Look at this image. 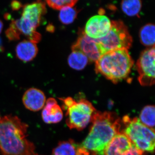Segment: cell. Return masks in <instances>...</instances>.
I'll use <instances>...</instances> for the list:
<instances>
[{"mask_svg": "<svg viewBox=\"0 0 155 155\" xmlns=\"http://www.w3.org/2000/svg\"><path fill=\"white\" fill-rule=\"evenodd\" d=\"M3 27V22H2V21L0 20V33L2 32V30Z\"/></svg>", "mask_w": 155, "mask_h": 155, "instance_id": "cell-25", "label": "cell"}, {"mask_svg": "<svg viewBox=\"0 0 155 155\" xmlns=\"http://www.w3.org/2000/svg\"><path fill=\"white\" fill-rule=\"evenodd\" d=\"M111 24V21L107 16L101 14L96 15L87 22L84 33L91 38L99 39L107 34Z\"/></svg>", "mask_w": 155, "mask_h": 155, "instance_id": "cell-10", "label": "cell"}, {"mask_svg": "<svg viewBox=\"0 0 155 155\" xmlns=\"http://www.w3.org/2000/svg\"><path fill=\"white\" fill-rule=\"evenodd\" d=\"M107 34L97 40L104 54L119 49L130 48L132 38L127 26L122 21H113Z\"/></svg>", "mask_w": 155, "mask_h": 155, "instance_id": "cell-6", "label": "cell"}, {"mask_svg": "<svg viewBox=\"0 0 155 155\" xmlns=\"http://www.w3.org/2000/svg\"><path fill=\"white\" fill-rule=\"evenodd\" d=\"M155 25L147 24L142 27L140 31V38L143 45L148 47L155 46Z\"/></svg>", "mask_w": 155, "mask_h": 155, "instance_id": "cell-17", "label": "cell"}, {"mask_svg": "<svg viewBox=\"0 0 155 155\" xmlns=\"http://www.w3.org/2000/svg\"><path fill=\"white\" fill-rule=\"evenodd\" d=\"M77 11L71 7H65L61 9L59 14V19L63 24H71L77 17Z\"/></svg>", "mask_w": 155, "mask_h": 155, "instance_id": "cell-20", "label": "cell"}, {"mask_svg": "<svg viewBox=\"0 0 155 155\" xmlns=\"http://www.w3.org/2000/svg\"><path fill=\"white\" fill-rule=\"evenodd\" d=\"M46 29L48 31L51 32H53L54 31V27L52 25L49 24L48 25Z\"/></svg>", "mask_w": 155, "mask_h": 155, "instance_id": "cell-24", "label": "cell"}, {"mask_svg": "<svg viewBox=\"0 0 155 155\" xmlns=\"http://www.w3.org/2000/svg\"><path fill=\"white\" fill-rule=\"evenodd\" d=\"M74 50L83 53L91 62H96L104 54L97 40L89 37L84 32L72 46V50Z\"/></svg>", "mask_w": 155, "mask_h": 155, "instance_id": "cell-9", "label": "cell"}, {"mask_svg": "<svg viewBox=\"0 0 155 155\" xmlns=\"http://www.w3.org/2000/svg\"><path fill=\"white\" fill-rule=\"evenodd\" d=\"M6 36L10 40L15 41L19 39L20 34L14 25L11 23L10 27L6 31Z\"/></svg>", "mask_w": 155, "mask_h": 155, "instance_id": "cell-22", "label": "cell"}, {"mask_svg": "<svg viewBox=\"0 0 155 155\" xmlns=\"http://www.w3.org/2000/svg\"><path fill=\"white\" fill-rule=\"evenodd\" d=\"M77 0H55L47 1L49 7L56 10H61L65 7H73L77 2Z\"/></svg>", "mask_w": 155, "mask_h": 155, "instance_id": "cell-21", "label": "cell"}, {"mask_svg": "<svg viewBox=\"0 0 155 155\" xmlns=\"http://www.w3.org/2000/svg\"><path fill=\"white\" fill-rule=\"evenodd\" d=\"M89 60L84 54L78 50H72L68 58L69 66L72 69L80 70L84 69L88 64Z\"/></svg>", "mask_w": 155, "mask_h": 155, "instance_id": "cell-16", "label": "cell"}, {"mask_svg": "<svg viewBox=\"0 0 155 155\" xmlns=\"http://www.w3.org/2000/svg\"><path fill=\"white\" fill-rule=\"evenodd\" d=\"M11 7L12 10L14 11H17L22 7V5L18 1H14L11 2Z\"/></svg>", "mask_w": 155, "mask_h": 155, "instance_id": "cell-23", "label": "cell"}, {"mask_svg": "<svg viewBox=\"0 0 155 155\" xmlns=\"http://www.w3.org/2000/svg\"><path fill=\"white\" fill-rule=\"evenodd\" d=\"M42 119L46 124H56L61 122L63 118L62 109L57 101L49 98L46 101L41 113Z\"/></svg>", "mask_w": 155, "mask_h": 155, "instance_id": "cell-13", "label": "cell"}, {"mask_svg": "<svg viewBox=\"0 0 155 155\" xmlns=\"http://www.w3.org/2000/svg\"><path fill=\"white\" fill-rule=\"evenodd\" d=\"M28 125L17 116L0 120L1 155H38L35 144L27 138Z\"/></svg>", "mask_w": 155, "mask_h": 155, "instance_id": "cell-1", "label": "cell"}, {"mask_svg": "<svg viewBox=\"0 0 155 155\" xmlns=\"http://www.w3.org/2000/svg\"><path fill=\"white\" fill-rule=\"evenodd\" d=\"M60 99L67 110L66 123L69 128L82 130L91 122L96 110L88 101L82 99L76 101L70 97Z\"/></svg>", "mask_w": 155, "mask_h": 155, "instance_id": "cell-4", "label": "cell"}, {"mask_svg": "<svg viewBox=\"0 0 155 155\" xmlns=\"http://www.w3.org/2000/svg\"><path fill=\"white\" fill-rule=\"evenodd\" d=\"M122 121L125 128L121 131L125 134L134 145L143 152H153L154 129L143 125L137 118L131 119L126 116L123 117Z\"/></svg>", "mask_w": 155, "mask_h": 155, "instance_id": "cell-5", "label": "cell"}, {"mask_svg": "<svg viewBox=\"0 0 155 155\" xmlns=\"http://www.w3.org/2000/svg\"><path fill=\"white\" fill-rule=\"evenodd\" d=\"M1 39H0V45H1Z\"/></svg>", "mask_w": 155, "mask_h": 155, "instance_id": "cell-26", "label": "cell"}, {"mask_svg": "<svg viewBox=\"0 0 155 155\" xmlns=\"http://www.w3.org/2000/svg\"><path fill=\"white\" fill-rule=\"evenodd\" d=\"M122 131H120L108 145L105 155H143Z\"/></svg>", "mask_w": 155, "mask_h": 155, "instance_id": "cell-8", "label": "cell"}, {"mask_svg": "<svg viewBox=\"0 0 155 155\" xmlns=\"http://www.w3.org/2000/svg\"><path fill=\"white\" fill-rule=\"evenodd\" d=\"M1 119H2V118H1V116H0V120H1Z\"/></svg>", "mask_w": 155, "mask_h": 155, "instance_id": "cell-27", "label": "cell"}, {"mask_svg": "<svg viewBox=\"0 0 155 155\" xmlns=\"http://www.w3.org/2000/svg\"><path fill=\"white\" fill-rule=\"evenodd\" d=\"M51 155H90L86 150L74 140L61 141L53 150Z\"/></svg>", "mask_w": 155, "mask_h": 155, "instance_id": "cell-14", "label": "cell"}, {"mask_svg": "<svg viewBox=\"0 0 155 155\" xmlns=\"http://www.w3.org/2000/svg\"><path fill=\"white\" fill-rule=\"evenodd\" d=\"M133 64L128 50H115L104 54L95 62V70L116 83L129 76Z\"/></svg>", "mask_w": 155, "mask_h": 155, "instance_id": "cell-3", "label": "cell"}, {"mask_svg": "<svg viewBox=\"0 0 155 155\" xmlns=\"http://www.w3.org/2000/svg\"><path fill=\"white\" fill-rule=\"evenodd\" d=\"M22 100L25 107L33 112H37L42 109L46 101L44 93L35 88L27 90L24 94Z\"/></svg>", "mask_w": 155, "mask_h": 155, "instance_id": "cell-12", "label": "cell"}, {"mask_svg": "<svg viewBox=\"0 0 155 155\" xmlns=\"http://www.w3.org/2000/svg\"><path fill=\"white\" fill-rule=\"evenodd\" d=\"M46 12L45 3L38 1L24 6L21 17L29 22L36 29L40 25L42 16Z\"/></svg>", "mask_w": 155, "mask_h": 155, "instance_id": "cell-11", "label": "cell"}, {"mask_svg": "<svg viewBox=\"0 0 155 155\" xmlns=\"http://www.w3.org/2000/svg\"><path fill=\"white\" fill-rule=\"evenodd\" d=\"M122 11L130 17L138 15L141 10L142 3L139 0L122 1L121 3Z\"/></svg>", "mask_w": 155, "mask_h": 155, "instance_id": "cell-19", "label": "cell"}, {"mask_svg": "<svg viewBox=\"0 0 155 155\" xmlns=\"http://www.w3.org/2000/svg\"><path fill=\"white\" fill-rule=\"evenodd\" d=\"M155 46L145 50L137 63L138 80L141 85L151 86L155 83Z\"/></svg>", "mask_w": 155, "mask_h": 155, "instance_id": "cell-7", "label": "cell"}, {"mask_svg": "<svg viewBox=\"0 0 155 155\" xmlns=\"http://www.w3.org/2000/svg\"><path fill=\"white\" fill-rule=\"evenodd\" d=\"M91 122L89 133L81 145L89 155H105L108 145L120 132L119 119L114 113L96 111Z\"/></svg>", "mask_w": 155, "mask_h": 155, "instance_id": "cell-2", "label": "cell"}, {"mask_svg": "<svg viewBox=\"0 0 155 155\" xmlns=\"http://www.w3.org/2000/svg\"><path fill=\"white\" fill-rule=\"evenodd\" d=\"M17 58L24 62H29L36 57L38 48L36 44L29 40L19 43L16 49Z\"/></svg>", "mask_w": 155, "mask_h": 155, "instance_id": "cell-15", "label": "cell"}, {"mask_svg": "<svg viewBox=\"0 0 155 155\" xmlns=\"http://www.w3.org/2000/svg\"><path fill=\"white\" fill-rule=\"evenodd\" d=\"M155 107L154 106H147L141 111L139 120L147 127L154 129L155 126Z\"/></svg>", "mask_w": 155, "mask_h": 155, "instance_id": "cell-18", "label": "cell"}]
</instances>
